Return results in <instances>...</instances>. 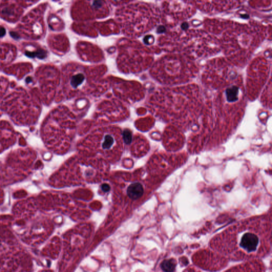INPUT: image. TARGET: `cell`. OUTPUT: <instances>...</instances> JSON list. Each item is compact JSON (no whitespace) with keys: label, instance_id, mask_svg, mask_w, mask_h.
Wrapping results in <instances>:
<instances>
[{"label":"cell","instance_id":"obj_14","mask_svg":"<svg viewBox=\"0 0 272 272\" xmlns=\"http://www.w3.org/2000/svg\"><path fill=\"white\" fill-rule=\"evenodd\" d=\"M241 18L244 19H247L249 18V15H248L247 14H245V15H241Z\"/></svg>","mask_w":272,"mask_h":272},{"label":"cell","instance_id":"obj_3","mask_svg":"<svg viewBox=\"0 0 272 272\" xmlns=\"http://www.w3.org/2000/svg\"><path fill=\"white\" fill-rule=\"evenodd\" d=\"M239 88L236 86H232L226 90V97L229 102H235L238 100Z\"/></svg>","mask_w":272,"mask_h":272},{"label":"cell","instance_id":"obj_12","mask_svg":"<svg viewBox=\"0 0 272 272\" xmlns=\"http://www.w3.org/2000/svg\"><path fill=\"white\" fill-rule=\"evenodd\" d=\"M6 33V31L3 27H1L0 28V37H2L5 35Z\"/></svg>","mask_w":272,"mask_h":272},{"label":"cell","instance_id":"obj_9","mask_svg":"<svg viewBox=\"0 0 272 272\" xmlns=\"http://www.w3.org/2000/svg\"><path fill=\"white\" fill-rule=\"evenodd\" d=\"M101 189H102V190L103 192H107L110 191V186H109L108 184H107V183H104V184L102 185V186H101Z\"/></svg>","mask_w":272,"mask_h":272},{"label":"cell","instance_id":"obj_2","mask_svg":"<svg viewBox=\"0 0 272 272\" xmlns=\"http://www.w3.org/2000/svg\"><path fill=\"white\" fill-rule=\"evenodd\" d=\"M127 195L129 198L136 200L140 198L144 193L142 185L139 182L131 183L127 188Z\"/></svg>","mask_w":272,"mask_h":272},{"label":"cell","instance_id":"obj_13","mask_svg":"<svg viewBox=\"0 0 272 272\" xmlns=\"http://www.w3.org/2000/svg\"><path fill=\"white\" fill-rule=\"evenodd\" d=\"M33 81V79L31 77H28L26 79V82L27 83H31Z\"/></svg>","mask_w":272,"mask_h":272},{"label":"cell","instance_id":"obj_8","mask_svg":"<svg viewBox=\"0 0 272 272\" xmlns=\"http://www.w3.org/2000/svg\"><path fill=\"white\" fill-rule=\"evenodd\" d=\"M123 138L125 142L129 144H130L132 140V133L131 132L128 130H126L124 131L123 133Z\"/></svg>","mask_w":272,"mask_h":272},{"label":"cell","instance_id":"obj_6","mask_svg":"<svg viewBox=\"0 0 272 272\" xmlns=\"http://www.w3.org/2000/svg\"><path fill=\"white\" fill-rule=\"evenodd\" d=\"M26 54L27 56H29L30 58H35L37 57L40 59H44L45 58L46 56V53L45 52V51L43 50H39L36 51H35L33 52H26Z\"/></svg>","mask_w":272,"mask_h":272},{"label":"cell","instance_id":"obj_11","mask_svg":"<svg viewBox=\"0 0 272 272\" xmlns=\"http://www.w3.org/2000/svg\"><path fill=\"white\" fill-rule=\"evenodd\" d=\"M166 31V28L165 27L163 26H160L158 29V33H159V34H161V33H163L165 31Z\"/></svg>","mask_w":272,"mask_h":272},{"label":"cell","instance_id":"obj_4","mask_svg":"<svg viewBox=\"0 0 272 272\" xmlns=\"http://www.w3.org/2000/svg\"><path fill=\"white\" fill-rule=\"evenodd\" d=\"M176 264L174 260H164L161 264L162 269L166 272H171L173 271L176 267Z\"/></svg>","mask_w":272,"mask_h":272},{"label":"cell","instance_id":"obj_5","mask_svg":"<svg viewBox=\"0 0 272 272\" xmlns=\"http://www.w3.org/2000/svg\"><path fill=\"white\" fill-rule=\"evenodd\" d=\"M114 142V140L112 136L111 135H106L104 137V139L102 142V148L104 149H109L111 148L113 145Z\"/></svg>","mask_w":272,"mask_h":272},{"label":"cell","instance_id":"obj_10","mask_svg":"<svg viewBox=\"0 0 272 272\" xmlns=\"http://www.w3.org/2000/svg\"><path fill=\"white\" fill-rule=\"evenodd\" d=\"M189 27V25L188 23L187 22H183L182 24L181 25V28L183 30H187L188 29Z\"/></svg>","mask_w":272,"mask_h":272},{"label":"cell","instance_id":"obj_1","mask_svg":"<svg viewBox=\"0 0 272 272\" xmlns=\"http://www.w3.org/2000/svg\"><path fill=\"white\" fill-rule=\"evenodd\" d=\"M260 244V239L253 233L248 232L242 235L240 245L248 253L256 251Z\"/></svg>","mask_w":272,"mask_h":272},{"label":"cell","instance_id":"obj_7","mask_svg":"<svg viewBox=\"0 0 272 272\" xmlns=\"http://www.w3.org/2000/svg\"><path fill=\"white\" fill-rule=\"evenodd\" d=\"M84 80V76L82 74H78L74 76L71 79V85L74 87H77L83 83Z\"/></svg>","mask_w":272,"mask_h":272}]
</instances>
